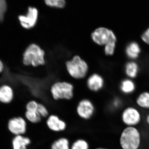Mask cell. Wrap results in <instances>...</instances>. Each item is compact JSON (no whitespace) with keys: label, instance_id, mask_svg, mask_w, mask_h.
<instances>
[{"label":"cell","instance_id":"cell-1","mask_svg":"<svg viewBox=\"0 0 149 149\" xmlns=\"http://www.w3.org/2000/svg\"><path fill=\"white\" fill-rule=\"evenodd\" d=\"M91 38L94 44L104 47V53L107 56H111L115 53L117 38L114 32L106 27H100L91 32Z\"/></svg>","mask_w":149,"mask_h":149},{"label":"cell","instance_id":"cell-2","mask_svg":"<svg viewBox=\"0 0 149 149\" xmlns=\"http://www.w3.org/2000/svg\"><path fill=\"white\" fill-rule=\"evenodd\" d=\"M46 53L42 47L32 43L27 46L23 52L22 62L24 65L37 68L45 65Z\"/></svg>","mask_w":149,"mask_h":149},{"label":"cell","instance_id":"cell-3","mask_svg":"<svg viewBox=\"0 0 149 149\" xmlns=\"http://www.w3.org/2000/svg\"><path fill=\"white\" fill-rule=\"evenodd\" d=\"M67 72L74 80H82L87 77L89 70L88 63L80 56L75 55L65 62Z\"/></svg>","mask_w":149,"mask_h":149},{"label":"cell","instance_id":"cell-4","mask_svg":"<svg viewBox=\"0 0 149 149\" xmlns=\"http://www.w3.org/2000/svg\"><path fill=\"white\" fill-rule=\"evenodd\" d=\"M50 93L53 100H70L74 96V86L72 83L67 81H58L50 87Z\"/></svg>","mask_w":149,"mask_h":149},{"label":"cell","instance_id":"cell-5","mask_svg":"<svg viewBox=\"0 0 149 149\" xmlns=\"http://www.w3.org/2000/svg\"><path fill=\"white\" fill-rule=\"evenodd\" d=\"M120 143L123 149H138L141 143L140 133L134 127H127L121 133Z\"/></svg>","mask_w":149,"mask_h":149},{"label":"cell","instance_id":"cell-6","mask_svg":"<svg viewBox=\"0 0 149 149\" xmlns=\"http://www.w3.org/2000/svg\"><path fill=\"white\" fill-rule=\"evenodd\" d=\"M27 121L24 117L16 116L10 118L7 123L8 132L13 136L25 135L27 132Z\"/></svg>","mask_w":149,"mask_h":149},{"label":"cell","instance_id":"cell-7","mask_svg":"<svg viewBox=\"0 0 149 149\" xmlns=\"http://www.w3.org/2000/svg\"><path fill=\"white\" fill-rule=\"evenodd\" d=\"M76 113L79 117L83 120L91 119L95 111V105L90 99L84 98L80 100L77 104Z\"/></svg>","mask_w":149,"mask_h":149},{"label":"cell","instance_id":"cell-8","mask_svg":"<svg viewBox=\"0 0 149 149\" xmlns=\"http://www.w3.org/2000/svg\"><path fill=\"white\" fill-rule=\"evenodd\" d=\"M39 17V11L36 8L29 7L25 15L18 17L20 25L24 29H30L34 28L37 24Z\"/></svg>","mask_w":149,"mask_h":149},{"label":"cell","instance_id":"cell-9","mask_svg":"<svg viewBox=\"0 0 149 149\" xmlns=\"http://www.w3.org/2000/svg\"><path fill=\"white\" fill-rule=\"evenodd\" d=\"M104 85L105 80L103 77L98 73L91 74L86 80L87 88L93 93H97L101 91Z\"/></svg>","mask_w":149,"mask_h":149},{"label":"cell","instance_id":"cell-10","mask_svg":"<svg viewBox=\"0 0 149 149\" xmlns=\"http://www.w3.org/2000/svg\"><path fill=\"white\" fill-rule=\"evenodd\" d=\"M46 123L47 128L55 133L63 132L67 128L66 122L57 115H49L47 118Z\"/></svg>","mask_w":149,"mask_h":149},{"label":"cell","instance_id":"cell-11","mask_svg":"<svg viewBox=\"0 0 149 149\" xmlns=\"http://www.w3.org/2000/svg\"><path fill=\"white\" fill-rule=\"evenodd\" d=\"M122 119L126 125H135L140 122L141 116L137 109L132 107H128L123 112Z\"/></svg>","mask_w":149,"mask_h":149},{"label":"cell","instance_id":"cell-12","mask_svg":"<svg viewBox=\"0 0 149 149\" xmlns=\"http://www.w3.org/2000/svg\"><path fill=\"white\" fill-rule=\"evenodd\" d=\"M31 143V139L25 135L13 136L11 141L12 149H28Z\"/></svg>","mask_w":149,"mask_h":149},{"label":"cell","instance_id":"cell-13","mask_svg":"<svg viewBox=\"0 0 149 149\" xmlns=\"http://www.w3.org/2000/svg\"><path fill=\"white\" fill-rule=\"evenodd\" d=\"M126 56L132 61L139 58L141 53V48L139 43L136 41H132L128 43L125 48Z\"/></svg>","mask_w":149,"mask_h":149},{"label":"cell","instance_id":"cell-14","mask_svg":"<svg viewBox=\"0 0 149 149\" xmlns=\"http://www.w3.org/2000/svg\"><path fill=\"white\" fill-rule=\"evenodd\" d=\"M14 98V93L10 86L6 85L0 87V103L8 104L13 102Z\"/></svg>","mask_w":149,"mask_h":149},{"label":"cell","instance_id":"cell-15","mask_svg":"<svg viewBox=\"0 0 149 149\" xmlns=\"http://www.w3.org/2000/svg\"><path fill=\"white\" fill-rule=\"evenodd\" d=\"M140 67L139 64L134 61H130L126 63L124 67V71L128 78H136L139 74Z\"/></svg>","mask_w":149,"mask_h":149},{"label":"cell","instance_id":"cell-16","mask_svg":"<svg viewBox=\"0 0 149 149\" xmlns=\"http://www.w3.org/2000/svg\"><path fill=\"white\" fill-rule=\"evenodd\" d=\"M136 89V85L132 79L126 78L122 80L120 85V89L123 93L129 94L133 93Z\"/></svg>","mask_w":149,"mask_h":149},{"label":"cell","instance_id":"cell-17","mask_svg":"<svg viewBox=\"0 0 149 149\" xmlns=\"http://www.w3.org/2000/svg\"><path fill=\"white\" fill-rule=\"evenodd\" d=\"M70 145L69 140L67 138L61 137L52 143L50 149H70Z\"/></svg>","mask_w":149,"mask_h":149},{"label":"cell","instance_id":"cell-18","mask_svg":"<svg viewBox=\"0 0 149 149\" xmlns=\"http://www.w3.org/2000/svg\"><path fill=\"white\" fill-rule=\"evenodd\" d=\"M24 117L27 122L32 124H37L42 121V118L37 111H25Z\"/></svg>","mask_w":149,"mask_h":149},{"label":"cell","instance_id":"cell-19","mask_svg":"<svg viewBox=\"0 0 149 149\" xmlns=\"http://www.w3.org/2000/svg\"><path fill=\"white\" fill-rule=\"evenodd\" d=\"M136 103L141 107L149 109V92L141 93L137 98Z\"/></svg>","mask_w":149,"mask_h":149},{"label":"cell","instance_id":"cell-20","mask_svg":"<svg viewBox=\"0 0 149 149\" xmlns=\"http://www.w3.org/2000/svg\"><path fill=\"white\" fill-rule=\"evenodd\" d=\"M90 145L88 141L84 139L75 140L70 145V149H89Z\"/></svg>","mask_w":149,"mask_h":149},{"label":"cell","instance_id":"cell-21","mask_svg":"<svg viewBox=\"0 0 149 149\" xmlns=\"http://www.w3.org/2000/svg\"><path fill=\"white\" fill-rule=\"evenodd\" d=\"M45 3L48 6L53 8H64L66 5L65 0H44Z\"/></svg>","mask_w":149,"mask_h":149},{"label":"cell","instance_id":"cell-22","mask_svg":"<svg viewBox=\"0 0 149 149\" xmlns=\"http://www.w3.org/2000/svg\"><path fill=\"white\" fill-rule=\"evenodd\" d=\"M38 111L42 118H47L49 115L47 108L42 103H39Z\"/></svg>","mask_w":149,"mask_h":149},{"label":"cell","instance_id":"cell-23","mask_svg":"<svg viewBox=\"0 0 149 149\" xmlns=\"http://www.w3.org/2000/svg\"><path fill=\"white\" fill-rule=\"evenodd\" d=\"M6 0H0V22L3 19L4 15L6 10Z\"/></svg>","mask_w":149,"mask_h":149},{"label":"cell","instance_id":"cell-24","mask_svg":"<svg viewBox=\"0 0 149 149\" xmlns=\"http://www.w3.org/2000/svg\"><path fill=\"white\" fill-rule=\"evenodd\" d=\"M141 38L143 42L149 46V27L142 33Z\"/></svg>","mask_w":149,"mask_h":149},{"label":"cell","instance_id":"cell-25","mask_svg":"<svg viewBox=\"0 0 149 149\" xmlns=\"http://www.w3.org/2000/svg\"><path fill=\"white\" fill-rule=\"evenodd\" d=\"M4 69V65L3 63L0 59V73L3 72Z\"/></svg>","mask_w":149,"mask_h":149},{"label":"cell","instance_id":"cell-26","mask_svg":"<svg viewBox=\"0 0 149 149\" xmlns=\"http://www.w3.org/2000/svg\"><path fill=\"white\" fill-rule=\"evenodd\" d=\"M96 149H107L106 148H101V147H100V148H97Z\"/></svg>","mask_w":149,"mask_h":149},{"label":"cell","instance_id":"cell-27","mask_svg":"<svg viewBox=\"0 0 149 149\" xmlns=\"http://www.w3.org/2000/svg\"><path fill=\"white\" fill-rule=\"evenodd\" d=\"M147 121H148V123L149 124V116H148V118H147Z\"/></svg>","mask_w":149,"mask_h":149}]
</instances>
